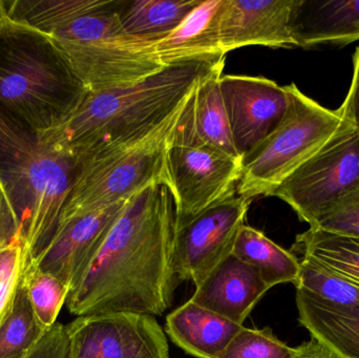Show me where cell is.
Instances as JSON below:
<instances>
[{
  "label": "cell",
  "mask_w": 359,
  "mask_h": 358,
  "mask_svg": "<svg viewBox=\"0 0 359 358\" xmlns=\"http://www.w3.org/2000/svg\"><path fill=\"white\" fill-rule=\"evenodd\" d=\"M176 209L170 189L149 187L126 201L79 284L67 296L72 315L130 312L157 317L181 282L175 265Z\"/></svg>",
  "instance_id": "1"
},
{
  "label": "cell",
  "mask_w": 359,
  "mask_h": 358,
  "mask_svg": "<svg viewBox=\"0 0 359 358\" xmlns=\"http://www.w3.org/2000/svg\"><path fill=\"white\" fill-rule=\"evenodd\" d=\"M225 57L172 63L132 85L90 92L65 124L40 137L42 145L83 160L120 146L161 123Z\"/></svg>",
  "instance_id": "2"
},
{
  "label": "cell",
  "mask_w": 359,
  "mask_h": 358,
  "mask_svg": "<svg viewBox=\"0 0 359 358\" xmlns=\"http://www.w3.org/2000/svg\"><path fill=\"white\" fill-rule=\"evenodd\" d=\"M83 159L42 145L39 135L0 106V184L20 227L27 261L54 239Z\"/></svg>",
  "instance_id": "3"
},
{
  "label": "cell",
  "mask_w": 359,
  "mask_h": 358,
  "mask_svg": "<svg viewBox=\"0 0 359 358\" xmlns=\"http://www.w3.org/2000/svg\"><path fill=\"white\" fill-rule=\"evenodd\" d=\"M90 90L50 35L0 25V106L36 134L60 128Z\"/></svg>",
  "instance_id": "4"
},
{
  "label": "cell",
  "mask_w": 359,
  "mask_h": 358,
  "mask_svg": "<svg viewBox=\"0 0 359 358\" xmlns=\"http://www.w3.org/2000/svg\"><path fill=\"white\" fill-rule=\"evenodd\" d=\"M190 95L155 128L120 146L84 159L60 223L123 203L155 185H164L170 191L168 149Z\"/></svg>",
  "instance_id": "5"
},
{
  "label": "cell",
  "mask_w": 359,
  "mask_h": 358,
  "mask_svg": "<svg viewBox=\"0 0 359 358\" xmlns=\"http://www.w3.org/2000/svg\"><path fill=\"white\" fill-rule=\"evenodd\" d=\"M116 0L50 34L90 92L132 85L164 69L154 43L128 35Z\"/></svg>",
  "instance_id": "6"
},
{
  "label": "cell",
  "mask_w": 359,
  "mask_h": 358,
  "mask_svg": "<svg viewBox=\"0 0 359 358\" xmlns=\"http://www.w3.org/2000/svg\"><path fill=\"white\" fill-rule=\"evenodd\" d=\"M288 106L273 130L243 155L238 195L252 201L272 191L302 164L318 153L343 121L332 111L304 94L297 84L285 86Z\"/></svg>",
  "instance_id": "7"
},
{
  "label": "cell",
  "mask_w": 359,
  "mask_h": 358,
  "mask_svg": "<svg viewBox=\"0 0 359 358\" xmlns=\"http://www.w3.org/2000/svg\"><path fill=\"white\" fill-rule=\"evenodd\" d=\"M190 97L168 149L176 224L238 195L243 172V158L233 157L200 138L192 122Z\"/></svg>",
  "instance_id": "8"
},
{
  "label": "cell",
  "mask_w": 359,
  "mask_h": 358,
  "mask_svg": "<svg viewBox=\"0 0 359 358\" xmlns=\"http://www.w3.org/2000/svg\"><path fill=\"white\" fill-rule=\"evenodd\" d=\"M341 113L343 121L332 138L270 195L288 204L310 226L331 204L359 184L358 134Z\"/></svg>",
  "instance_id": "9"
},
{
  "label": "cell",
  "mask_w": 359,
  "mask_h": 358,
  "mask_svg": "<svg viewBox=\"0 0 359 358\" xmlns=\"http://www.w3.org/2000/svg\"><path fill=\"white\" fill-rule=\"evenodd\" d=\"M251 200L236 195L176 224L175 265L180 282L196 288L233 254Z\"/></svg>",
  "instance_id": "10"
},
{
  "label": "cell",
  "mask_w": 359,
  "mask_h": 358,
  "mask_svg": "<svg viewBox=\"0 0 359 358\" xmlns=\"http://www.w3.org/2000/svg\"><path fill=\"white\" fill-rule=\"evenodd\" d=\"M67 329L69 358H172L165 332L151 315H86Z\"/></svg>",
  "instance_id": "11"
},
{
  "label": "cell",
  "mask_w": 359,
  "mask_h": 358,
  "mask_svg": "<svg viewBox=\"0 0 359 358\" xmlns=\"http://www.w3.org/2000/svg\"><path fill=\"white\" fill-rule=\"evenodd\" d=\"M230 130L241 155L267 137L288 106L285 86L259 76L222 75L219 79Z\"/></svg>",
  "instance_id": "12"
},
{
  "label": "cell",
  "mask_w": 359,
  "mask_h": 358,
  "mask_svg": "<svg viewBox=\"0 0 359 358\" xmlns=\"http://www.w3.org/2000/svg\"><path fill=\"white\" fill-rule=\"evenodd\" d=\"M126 203L63 221L50 245L29 262L60 280L71 292L94 260Z\"/></svg>",
  "instance_id": "13"
},
{
  "label": "cell",
  "mask_w": 359,
  "mask_h": 358,
  "mask_svg": "<svg viewBox=\"0 0 359 358\" xmlns=\"http://www.w3.org/2000/svg\"><path fill=\"white\" fill-rule=\"evenodd\" d=\"M295 0H222L217 14L224 54L244 46L297 48L291 32Z\"/></svg>",
  "instance_id": "14"
},
{
  "label": "cell",
  "mask_w": 359,
  "mask_h": 358,
  "mask_svg": "<svg viewBox=\"0 0 359 358\" xmlns=\"http://www.w3.org/2000/svg\"><path fill=\"white\" fill-rule=\"evenodd\" d=\"M269 289L252 266L231 254L196 288L190 301L243 326Z\"/></svg>",
  "instance_id": "15"
},
{
  "label": "cell",
  "mask_w": 359,
  "mask_h": 358,
  "mask_svg": "<svg viewBox=\"0 0 359 358\" xmlns=\"http://www.w3.org/2000/svg\"><path fill=\"white\" fill-rule=\"evenodd\" d=\"M291 32L297 48L358 41L359 0H295Z\"/></svg>",
  "instance_id": "16"
},
{
  "label": "cell",
  "mask_w": 359,
  "mask_h": 358,
  "mask_svg": "<svg viewBox=\"0 0 359 358\" xmlns=\"http://www.w3.org/2000/svg\"><path fill=\"white\" fill-rule=\"evenodd\" d=\"M244 327L188 301L166 317L170 340L196 358H219Z\"/></svg>",
  "instance_id": "17"
},
{
  "label": "cell",
  "mask_w": 359,
  "mask_h": 358,
  "mask_svg": "<svg viewBox=\"0 0 359 358\" xmlns=\"http://www.w3.org/2000/svg\"><path fill=\"white\" fill-rule=\"evenodd\" d=\"M221 2L201 0L176 29L154 43L158 59L164 67L182 61L226 56L217 25Z\"/></svg>",
  "instance_id": "18"
},
{
  "label": "cell",
  "mask_w": 359,
  "mask_h": 358,
  "mask_svg": "<svg viewBox=\"0 0 359 358\" xmlns=\"http://www.w3.org/2000/svg\"><path fill=\"white\" fill-rule=\"evenodd\" d=\"M299 322L341 358H359V308L318 302L297 290Z\"/></svg>",
  "instance_id": "19"
},
{
  "label": "cell",
  "mask_w": 359,
  "mask_h": 358,
  "mask_svg": "<svg viewBox=\"0 0 359 358\" xmlns=\"http://www.w3.org/2000/svg\"><path fill=\"white\" fill-rule=\"evenodd\" d=\"M201 0L117 1L115 8L128 35L157 42L181 25Z\"/></svg>",
  "instance_id": "20"
},
{
  "label": "cell",
  "mask_w": 359,
  "mask_h": 358,
  "mask_svg": "<svg viewBox=\"0 0 359 358\" xmlns=\"http://www.w3.org/2000/svg\"><path fill=\"white\" fill-rule=\"evenodd\" d=\"M232 254L252 266L269 288L295 284L299 279L301 262L297 256L248 225L241 228Z\"/></svg>",
  "instance_id": "21"
},
{
  "label": "cell",
  "mask_w": 359,
  "mask_h": 358,
  "mask_svg": "<svg viewBox=\"0 0 359 358\" xmlns=\"http://www.w3.org/2000/svg\"><path fill=\"white\" fill-rule=\"evenodd\" d=\"M224 67L201 80L190 97V111L194 128L201 139L221 151L243 158L232 138L227 111L222 96L219 79Z\"/></svg>",
  "instance_id": "22"
},
{
  "label": "cell",
  "mask_w": 359,
  "mask_h": 358,
  "mask_svg": "<svg viewBox=\"0 0 359 358\" xmlns=\"http://www.w3.org/2000/svg\"><path fill=\"white\" fill-rule=\"evenodd\" d=\"M109 0H4L6 19L50 35L74 19L102 8Z\"/></svg>",
  "instance_id": "23"
},
{
  "label": "cell",
  "mask_w": 359,
  "mask_h": 358,
  "mask_svg": "<svg viewBox=\"0 0 359 358\" xmlns=\"http://www.w3.org/2000/svg\"><path fill=\"white\" fill-rule=\"evenodd\" d=\"M290 252L311 256L359 285V239L309 228L297 235Z\"/></svg>",
  "instance_id": "24"
},
{
  "label": "cell",
  "mask_w": 359,
  "mask_h": 358,
  "mask_svg": "<svg viewBox=\"0 0 359 358\" xmlns=\"http://www.w3.org/2000/svg\"><path fill=\"white\" fill-rule=\"evenodd\" d=\"M299 262V279L294 284L297 291L331 306L359 308L358 283L311 256H302Z\"/></svg>",
  "instance_id": "25"
},
{
  "label": "cell",
  "mask_w": 359,
  "mask_h": 358,
  "mask_svg": "<svg viewBox=\"0 0 359 358\" xmlns=\"http://www.w3.org/2000/svg\"><path fill=\"white\" fill-rule=\"evenodd\" d=\"M44 333L19 277L10 310L0 325V358H20Z\"/></svg>",
  "instance_id": "26"
},
{
  "label": "cell",
  "mask_w": 359,
  "mask_h": 358,
  "mask_svg": "<svg viewBox=\"0 0 359 358\" xmlns=\"http://www.w3.org/2000/svg\"><path fill=\"white\" fill-rule=\"evenodd\" d=\"M20 281L33 307L36 319L43 331L57 323V317L67 303L69 289L60 280L25 261Z\"/></svg>",
  "instance_id": "27"
},
{
  "label": "cell",
  "mask_w": 359,
  "mask_h": 358,
  "mask_svg": "<svg viewBox=\"0 0 359 358\" xmlns=\"http://www.w3.org/2000/svg\"><path fill=\"white\" fill-rule=\"evenodd\" d=\"M297 348L287 346L270 328L243 327L219 358H294Z\"/></svg>",
  "instance_id": "28"
},
{
  "label": "cell",
  "mask_w": 359,
  "mask_h": 358,
  "mask_svg": "<svg viewBox=\"0 0 359 358\" xmlns=\"http://www.w3.org/2000/svg\"><path fill=\"white\" fill-rule=\"evenodd\" d=\"M310 228L359 239V184L331 204Z\"/></svg>",
  "instance_id": "29"
},
{
  "label": "cell",
  "mask_w": 359,
  "mask_h": 358,
  "mask_svg": "<svg viewBox=\"0 0 359 358\" xmlns=\"http://www.w3.org/2000/svg\"><path fill=\"white\" fill-rule=\"evenodd\" d=\"M25 260L22 242L0 248V325L10 310Z\"/></svg>",
  "instance_id": "30"
},
{
  "label": "cell",
  "mask_w": 359,
  "mask_h": 358,
  "mask_svg": "<svg viewBox=\"0 0 359 358\" xmlns=\"http://www.w3.org/2000/svg\"><path fill=\"white\" fill-rule=\"evenodd\" d=\"M20 358H69L67 326L56 323Z\"/></svg>",
  "instance_id": "31"
},
{
  "label": "cell",
  "mask_w": 359,
  "mask_h": 358,
  "mask_svg": "<svg viewBox=\"0 0 359 358\" xmlns=\"http://www.w3.org/2000/svg\"><path fill=\"white\" fill-rule=\"evenodd\" d=\"M21 241L20 227L10 201L0 184V248Z\"/></svg>",
  "instance_id": "32"
},
{
  "label": "cell",
  "mask_w": 359,
  "mask_h": 358,
  "mask_svg": "<svg viewBox=\"0 0 359 358\" xmlns=\"http://www.w3.org/2000/svg\"><path fill=\"white\" fill-rule=\"evenodd\" d=\"M341 111L353 124L359 141V46L353 56V77Z\"/></svg>",
  "instance_id": "33"
},
{
  "label": "cell",
  "mask_w": 359,
  "mask_h": 358,
  "mask_svg": "<svg viewBox=\"0 0 359 358\" xmlns=\"http://www.w3.org/2000/svg\"><path fill=\"white\" fill-rule=\"evenodd\" d=\"M294 358H341L333 352L329 347L323 344L316 338H311L309 342L304 343L297 347V354Z\"/></svg>",
  "instance_id": "34"
},
{
  "label": "cell",
  "mask_w": 359,
  "mask_h": 358,
  "mask_svg": "<svg viewBox=\"0 0 359 358\" xmlns=\"http://www.w3.org/2000/svg\"><path fill=\"white\" fill-rule=\"evenodd\" d=\"M6 20V12H4V0H0V25Z\"/></svg>",
  "instance_id": "35"
}]
</instances>
